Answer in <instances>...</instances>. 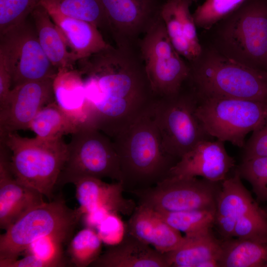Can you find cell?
Listing matches in <instances>:
<instances>
[{
  "mask_svg": "<svg viewBox=\"0 0 267 267\" xmlns=\"http://www.w3.org/2000/svg\"><path fill=\"white\" fill-rule=\"evenodd\" d=\"M265 267H267V264H266Z\"/></svg>",
  "mask_w": 267,
  "mask_h": 267,
  "instance_id": "42",
  "label": "cell"
},
{
  "mask_svg": "<svg viewBox=\"0 0 267 267\" xmlns=\"http://www.w3.org/2000/svg\"><path fill=\"white\" fill-rule=\"evenodd\" d=\"M82 125L78 123L56 103L55 101L42 108L31 121L29 129L42 139L54 140L72 134Z\"/></svg>",
  "mask_w": 267,
  "mask_h": 267,
  "instance_id": "27",
  "label": "cell"
},
{
  "mask_svg": "<svg viewBox=\"0 0 267 267\" xmlns=\"http://www.w3.org/2000/svg\"><path fill=\"white\" fill-rule=\"evenodd\" d=\"M243 148V160L267 156V120L253 132Z\"/></svg>",
  "mask_w": 267,
  "mask_h": 267,
  "instance_id": "37",
  "label": "cell"
},
{
  "mask_svg": "<svg viewBox=\"0 0 267 267\" xmlns=\"http://www.w3.org/2000/svg\"><path fill=\"white\" fill-rule=\"evenodd\" d=\"M220 183L169 176L152 187L130 193L137 198L138 205L158 212L216 210Z\"/></svg>",
  "mask_w": 267,
  "mask_h": 267,
  "instance_id": "12",
  "label": "cell"
},
{
  "mask_svg": "<svg viewBox=\"0 0 267 267\" xmlns=\"http://www.w3.org/2000/svg\"><path fill=\"white\" fill-rule=\"evenodd\" d=\"M199 0H193V2H197Z\"/></svg>",
  "mask_w": 267,
  "mask_h": 267,
  "instance_id": "41",
  "label": "cell"
},
{
  "mask_svg": "<svg viewBox=\"0 0 267 267\" xmlns=\"http://www.w3.org/2000/svg\"><path fill=\"white\" fill-rule=\"evenodd\" d=\"M193 2V0H166L159 11L172 44L189 63L197 59L203 51L190 10Z\"/></svg>",
  "mask_w": 267,
  "mask_h": 267,
  "instance_id": "17",
  "label": "cell"
},
{
  "mask_svg": "<svg viewBox=\"0 0 267 267\" xmlns=\"http://www.w3.org/2000/svg\"><path fill=\"white\" fill-rule=\"evenodd\" d=\"M41 0H0V34L27 20Z\"/></svg>",
  "mask_w": 267,
  "mask_h": 267,
  "instance_id": "34",
  "label": "cell"
},
{
  "mask_svg": "<svg viewBox=\"0 0 267 267\" xmlns=\"http://www.w3.org/2000/svg\"><path fill=\"white\" fill-rule=\"evenodd\" d=\"M157 212L169 225L185 235L210 229L215 223L216 210Z\"/></svg>",
  "mask_w": 267,
  "mask_h": 267,
  "instance_id": "29",
  "label": "cell"
},
{
  "mask_svg": "<svg viewBox=\"0 0 267 267\" xmlns=\"http://www.w3.org/2000/svg\"><path fill=\"white\" fill-rule=\"evenodd\" d=\"M235 163L227 153L224 142L204 139L180 158L170 170L169 176L201 177L212 182H221L227 178Z\"/></svg>",
  "mask_w": 267,
  "mask_h": 267,
  "instance_id": "15",
  "label": "cell"
},
{
  "mask_svg": "<svg viewBox=\"0 0 267 267\" xmlns=\"http://www.w3.org/2000/svg\"><path fill=\"white\" fill-rule=\"evenodd\" d=\"M82 216L61 198L34 207L0 235V261L18 259L41 237L53 236L68 241Z\"/></svg>",
  "mask_w": 267,
  "mask_h": 267,
  "instance_id": "6",
  "label": "cell"
},
{
  "mask_svg": "<svg viewBox=\"0 0 267 267\" xmlns=\"http://www.w3.org/2000/svg\"><path fill=\"white\" fill-rule=\"evenodd\" d=\"M54 79L26 82L11 89L6 99L0 104V136L29 129L39 111L55 101Z\"/></svg>",
  "mask_w": 267,
  "mask_h": 267,
  "instance_id": "14",
  "label": "cell"
},
{
  "mask_svg": "<svg viewBox=\"0 0 267 267\" xmlns=\"http://www.w3.org/2000/svg\"><path fill=\"white\" fill-rule=\"evenodd\" d=\"M126 232L143 242L166 253L173 251L183 242L184 236L169 225L154 210L138 205L126 223Z\"/></svg>",
  "mask_w": 267,
  "mask_h": 267,
  "instance_id": "19",
  "label": "cell"
},
{
  "mask_svg": "<svg viewBox=\"0 0 267 267\" xmlns=\"http://www.w3.org/2000/svg\"><path fill=\"white\" fill-rule=\"evenodd\" d=\"M233 237L267 243V214L259 206L247 212L236 222Z\"/></svg>",
  "mask_w": 267,
  "mask_h": 267,
  "instance_id": "32",
  "label": "cell"
},
{
  "mask_svg": "<svg viewBox=\"0 0 267 267\" xmlns=\"http://www.w3.org/2000/svg\"><path fill=\"white\" fill-rule=\"evenodd\" d=\"M215 26V49L267 72V0H246Z\"/></svg>",
  "mask_w": 267,
  "mask_h": 267,
  "instance_id": "4",
  "label": "cell"
},
{
  "mask_svg": "<svg viewBox=\"0 0 267 267\" xmlns=\"http://www.w3.org/2000/svg\"><path fill=\"white\" fill-rule=\"evenodd\" d=\"M110 213L112 212L104 209H96L85 213L82 218L87 227L96 228Z\"/></svg>",
  "mask_w": 267,
  "mask_h": 267,
  "instance_id": "40",
  "label": "cell"
},
{
  "mask_svg": "<svg viewBox=\"0 0 267 267\" xmlns=\"http://www.w3.org/2000/svg\"><path fill=\"white\" fill-rule=\"evenodd\" d=\"M55 100L80 124L86 123L87 105L82 78L77 69L58 70L53 82Z\"/></svg>",
  "mask_w": 267,
  "mask_h": 267,
  "instance_id": "25",
  "label": "cell"
},
{
  "mask_svg": "<svg viewBox=\"0 0 267 267\" xmlns=\"http://www.w3.org/2000/svg\"><path fill=\"white\" fill-rule=\"evenodd\" d=\"M102 243L93 228L86 227L79 231L68 246L71 262L78 267L90 266L101 254Z\"/></svg>",
  "mask_w": 267,
  "mask_h": 267,
  "instance_id": "30",
  "label": "cell"
},
{
  "mask_svg": "<svg viewBox=\"0 0 267 267\" xmlns=\"http://www.w3.org/2000/svg\"><path fill=\"white\" fill-rule=\"evenodd\" d=\"M236 170L251 184L257 198L267 202V156L243 160Z\"/></svg>",
  "mask_w": 267,
  "mask_h": 267,
  "instance_id": "33",
  "label": "cell"
},
{
  "mask_svg": "<svg viewBox=\"0 0 267 267\" xmlns=\"http://www.w3.org/2000/svg\"><path fill=\"white\" fill-rule=\"evenodd\" d=\"M0 142L8 150L10 167L16 179L51 201L67 155V144L63 138H28L15 132L0 136Z\"/></svg>",
  "mask_w": 267,
  "mask_h": 267,
  "instance_id": "5",
  "label": "cell"
},
{
  "mask_svg": "<svg viewBox=\"0 0 267 267\" xmlns=\"http://www.w3.org/2000/svg\"><path fill=\"white\" fill-rule=\"evenodd\" d=\"M43 195L18 181L9 165L7 148L0 142V227L7 229L34 207L43 203Z\"/></svg>",
  "mask_w": 267,
  "mask_h": 267,
  "instance_id": "16",
  "label": "cell"
},
{
  "mask_svg": "<svg viewBox=\"0 0 267 267\" xmlns=\"http://www.w3.org/2000/svg\"><path fill=\"white\" fill-rule=\"evenodd\" d=\"M137 50L156 98L181 91L190 66L172 44L159 15L139 40Z\"/></svg>",
  "mask_w": 267,
  "mask_h": 267,
  "instance_id": "9",
  "label": "cell"
},
{
  "mask_svg": "<svg viewBox=\"0 0 267 267\" xmlns=\"http://www.w3.org/2000/svg\"><path fill=\"white\" fill-rule=\"evenodd\" d=\"M63 14L88 21L99 29L108 31L106 18L100 0H41Z\"/></svg>",
  "mask_w": 267,
  "mask_h": 267,
  "instance_id": "28",
  "label": "cell"
},
{
  "mask_svg": "<svg viewBox=\"0 0 267 267\" xmlns=\"http://www.w3.org/2000/svg\"><path fill=\"white\" fill-rule=\"evenodd\" d=\"M258 205L243 185L236 170L233 176L221 182L218 195L215 223L224 239L233 237V230L237 220Z\"/></svg>",
  "mask_w": 267,
  "mask_h": 267,
  "instance_id": "20",
  "label": "cell"
},
{
  "mask_svg": "<svg viewBox=\"0 0 267 267\" xmlns=\"http://www.w3.org/2000/svg\"><path fill=\"white\" fill-rule=\"evenodd\" d=\"M93 267H169L165 253L152 248L126 232L123 240L111 246L90 265Z\"/></svg>",
  "mask_w": 267,
  "mask_h": 267,
  "instance_id": "22",
  "label": "cell"
},
{
  "mask_svg": "<svg viewBox=\"0 0 267 267\" xmlns=\"http://www.w3.org/2000/svg\"><path fill=\"white\" fill-rule=\"evenodd\" d=\"M73 184L80 204L77 209L82 216L96 209L131 216L137 206L133 200L124 197L122 181L108 183L102 179L85 177L76 180Z\"/></svg>",
  "mask_w": 267,
  "mask_h": 267,
  "instance_id": "18",
  "label": "cell"
},
{
  "mask_svg": "<svg viewBox=\"0 0 267 267\" xmlns=\"http://www.w3.org/2000/svg\"><path fill=\"white\" fill-rule=\"evenodd\" d=\"M197 101L196 115L207 134L240 148L248 134L267 120V102L219 97Z\"/></svg>",
  "mask_w": 267,
  "mask_h": 267,
  "instance_id": "8",
  "label": "cell"
},
{
  "mask_svg": "<svg viewBox=\"0 0 267 267\" xmlns=\"http://www.w3.org/2000/svg\"><path fill=\"white\" fill-rule=\"evenodd\" d=\"M0 60L11 73V89L26 82L55 78L58 73L28 20L0 34Z\"/></svg>",
  "mask_w": 267,
  "mask_h": 267,
  "instance_id": "11",
  "label": "cell"
},
{
  "mask_svg": "<svg viewBox=\"0 0 267 267\" xmlns=\"http://www.w3.org/2000/svg\"><path fill=\"white\" fill-rule=\"evenodd\" d=\"M12 87V76L5 64L0 60V104L7 97Z\"/></svg>",
  "mask_w": 267,
  "mask_h": 267,
  "instance_id": "39",
  "label": "cell"
},
{
  "mask_svg": "<svg viewBox=\"0 0 267 267\" xmlns=\"http://www.w3.org/2000/svg\"><path fill=\"white\" fill-rule=\"evenodd\" d=\"M88 124L111 139L151 112L156 99L138 51L109 44L76 62Z\"/></svg>",
  "mask_w": 267,
  "mask_h": 267,
  "instance_id": "1",
  "label": "cell"
},
{
  "mask_svg": "<svg viewBox=\"0 0 267 267\" xmlns=\"http://www.w3.org/2000/svg\"><path fill=\"white\" fill-rule=\"evenodd\" d=\"M116 46L137 48L159 15L157 0H100Z\"/></svg>",
  "mask_w": 267,
  "mask_h": 267,
  "instance_id": "13",
  "label": "cell"
},
{
  "mask_svg": "<svg viewBox=\"0 0 267 267\" xmlns=\"http://www.w3.org/2000/svg\"><path fill=\"white\" fill-rule=\"evenodd\" d=\"M245 0H206L192 14L196 27L210 30L237 9Z\"/></svg>",
  "mask_w": 267,
  "mask_h": 267,
  "instance_id": "31",
  "label": "cell"
},
{
  "mask_svg": "<svg viewBox=\"0 0 267 267\" xmlns=\"http://www.w3.org/2000/svg\"><path fill=\"white\" fill-rule=\"evenodd\" d=\"M41 2L62 35L76 62L109 45L95 24L65 15L49 4Z\"/></svg>",
  "mask_w": 267,
  "mask_h": 267,
  "instance_id": "21",
  "label": "cell"
},
{
  "mask_svg": "<svg viewBox=\"0 0 267 267\" xmlns=\"http://www.w3.org/2000/svg\"><path fill=\"white\" fill-rule=\"evenodd\" d=\"M125 191L146 189L169 176L178 161L165 150L151 112L139 118L112 139Z\"/></svg>",
  "mask_w": 267,
  "mask_h": 267,
  "instance_id": "2",
  "label": "cell"
},
{
  "mask_svg": "<svg viewBox=\"0 0 267 267\" xmlns=\"http://www.w3.org/2000/svg\"><path fill=\"white\" fill-rule=\"evenodd\" d=\"M30 17L40 44L53 66L58 71L74 69L76 61L62 35L41 2Z\"/></svg>",
  "mask_w": 267,
  "mask_h": 267,
  "instance_id": "23",
  "label": "cell"
},
{
  "mask_svg": "<svg viewBox=\"0 0 267 267\" xmlns=\"http://www.w3.org/2000/svg\"><path fill=\"white\" fill-rule=\"evenodd\" d=\"M96 229L102 242L111 246L119 244L126 232V224L118 213L113 212L106 216Z\"/></svg>",
  "mask_w": 267,
  "mask_h": 267,
  "instance_id": "36",
  "label": "cell"
},
{
  "mask_svg": "<svg viewBox=\"0 0 267 267\" xmlns=\"http://www.w3.org/2000/svg\"><path fill=\"white\" fill-rule=\"evenodd\" d=\"M198 101L194 92L181 91L156 98L151 111L165 151L177 160L200 141L210 137L196 115Z\"/></svg>",
  "mask_w": 267,
  "mask_h": 267,
  "instance_id": "10",
  "label": "cell"
},
{
  "mask_svg": "<svg viewBox=\"0 0 267 267\" xmlns=\"http://www.w3.org/2000/svg\"><path fill=\"white\" fill-rule=\"evenodd\" d=\"M190 64L188 80L197 99L219 97L267 102V72L242 64L214 48L203 50Z\"/></svg>",
  "mask_w": 267,
  "mask_h": 267,
  "instance_id": "3",
  "label": "cell"
},
{
  "mask_svg": "<svg viewBox=\"0 0 267 267\" xmlns=\"http://www.w3.org/2000/svg\"><path fill=\"white\" fill-rule=\"evenodd\" d=\"M0 267H53L50 263L29 253L18 259L0 261Z\"/></svg>",
  "mask_w": 267,
  "mask_h": 267,
  "instance_id": "38",
  "label": "cell"
},
{
  "mask_svg": "<svg viewBox=\"0 0 267 267\" xmlns=\"http://www.w3.org/2000/svg\"><path fill=\"white\" fill-rule=\"evenodd\" d=\"M85 177L122 180L112 139L87 123L81 125L71 134L66 160L56 186L73 183Z\"/></svg>",
  "mask_w": 267,
  "mask_h": 267,
  "instance_id": "7",
  "label": "cell"
},
{
  "mask_svg": "<svg viewBox=\"0 0 267 267\" xmlns=\"http://www.w3.org/2000/svg\"><path fill=\"white\" fill-rule=\"evenodd\" d=\"M220 267H265L267 243L242 238L222 241Z\"/></svg>",
  "mask_w": 267,
  "mask_h": 267,
  "instance_id": "26",
  "label": "cell"
},
{
  "mask_svg": "<svg viewBox=\"0 0 267 267\" xmlns=\"http://www.w3.org/2000/svg\"><path fill=\"white\" fill-rule=\"evenodd\" d=\"M65 242L53 236L39 238L27 248L29 253L51 264L53 267H64L66 264L63 258L62 246Z\"/></svg>",
  "mask_w": 267,
  "mask_h": 267,
  "instance_id": "35",
  "label": "cell"
},
{
  "mask_svg": "<svg viewBox=\"0 0 267 267\" xmlns=\"http://www.w3.org/2000/svg\"><path fill=\"white\" fill-rule=\"evenodd\" d=\"M221 251L222 241L216 238L210 228L185 235L178 247L165 255L169 267H198L207 260H220Z\"/></svg>",
  "mask_w": 267,
  "mask_h": 267,
  "instance_id": "24",
  "label": "cell"
}]
</instances>
